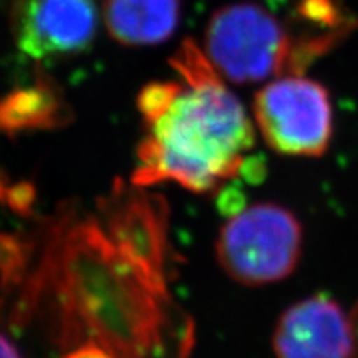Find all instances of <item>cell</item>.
I'll list each match as a JSON object with an SVG mask.
<instances>
[{
  "instance_id": "obj_7",
  "label": "cell",
  "mask_w": 358,
  "mask_h": 358,
  "mask_svg": "<svg viewBox=\"0 0 358 358\" xmlns=\"http://www.w3.org/2000/svg\"><path fill=\"white\" fill-rule=\"evenodd\" d=\"M106 29L127 47L166 42L181 19V0H105Z\"/></svg>"
},
{
  "instance_id": "obj_6",
  "label": "cell",
  "mask_w": 358,
  "mask_h": 358,
  "mask_svg": "<svg viewBox=\"0 0 358 358\" xmlns=\"http://www.w3.org/2000/svg\"><path fill=\"white\" fill-rule=\"evenodd\" d=\"M272 348L277 358H353L357 332L337 302L313 295L282 313Z\"/></svg>"
},
{
  "instance_id": "obj_5",
  "label": "cell",
  "mask_w": 358,
  "mask_h": 358,
  "mask_svg": "<svg viewBox=\"0 0 358 358\" xmlns=\"http://www.w3.org/2000/svg\"><path fill=\"white\" fill-rule=\"evenodd\" d=\"M10 27L17 48L35 62L87 52L95 40V0H17Z\"/></svg>"
},
{
  "instance_id": "obj_9",
  "label": "cell",
  "mask_w": 358,
  "mask_h": 358,
  "mask_svg": "<svg viewBox=\"0 0 358 358\" xmlns=\"http://www.w3.org/2000/svg\"><path fill=\"white\" fill-rule=\"evenodd\" d=\"M35 198H37V191H35V186L32 182L20 181L10 187H7L6 199L3 201H7L8 208L13 213L20 214V216H27V214L32 213Z\"/></svg>"
},
{
  "instance_id": "obj_11",
  "label": "cell",
  "mask_w": 358,
  "mask_h": 358,
  "mask_svg": "<svg viewBox=\"0 0 358 358\" xmlns=\"http://www.w3.org/2000/svg\"><path fill=\"white\" fill-rule=\"evenodd\" d=\"M64 358H116V355L100 343L85 342L82 345L71 348Z\"/></svg>"
},
{
  "instance_id": "obj_10",
  "label": "cell",
  "mask_w": 358,
  "mask_h": 358,
  "mask_svg": "<svg viewBox=\"0 0 358 358\" xmlns=\"http://www.w3.org/2000/svg\"><path fill=\"white\" fill-rule=\"evenodd\" d=\"M217 208L219 211L222 214H227L229 217L234 216L236 213H239L241 209H244L243 194H241V191L234 186L222 187L217 196Z\"/></svg>"
},
{
  "instance_id": "obj_13",
  "label": "cell",
  "mask_w": 358,
  "mask_h": 358,
  "mask_svg": "<svg viewBox=\"0 0 358 358\" xmlns=\"http://www.w3.org/2000/svg\"><path fill=\"white\" fill-rule=\"evenodd\" d=\"M6 191H7L6 181H3V176H2V174H0V201L6 199Z\"/></svg>"
},
{
  "instance_id": "obj_1",
  "label": "cell",
  "mask_w": 358,
  "mask_h": 358,
  "mask_svg": "<svg viewBox=\"0 0 358 358\" xmlns=\"http://www.w3.org/2000/svg\"><path fill=\"white\" fill-rule=\"evenodd\" d=\"M179 80L148 83L138 110L148 134L138 145L136 187L174 181L209 192L241 173L254 146V127L243 103L192 40L171 58Z\"/></svg>"
},
{
  "instance_id": "obj_12",
  "label": "cell",
  "mask_w": 358,
  "mask_h": 358,
  "mask_svg": "<svg viewBox=\"0 0 358 358\" xmlns=\"http://www.w3.org/2000/svg\"><path fill=\"white\" fill-rule=\"evenodd\" d=\"M0 358H20L13 343L2 334H0Z\"/></svg>"
},
{
  "instance_id": "obj_4",
  "label": "cell",
  "mask_w": 358,
  "mask_h": 358,
  "mask_svg": "<svg viewBox=\"0 0 358 358\" xmlns=\"http://www.w3.org/2000/svg\"><path fill=\"white\" fill-rule=\"evenodd\" d=\"M254 118L267 145L280 155L317 158L332 140L329 90L306 75H285L264 85L254 98Z\"/></svg>"
},
{
  "instance_id": "obj_2",
  "label": "cell",
  "mask_w": 358,
  "mask_h": 358,
  "mask_svg": "<svg viewBox=\"0 0 358 358\" xmlns=\"http://www.w3.org/2000/svg\"><path fill=\"white\" fill-rule=\"evenodd\" d=\"M206 57L222 78L248 85L303 75L319 58L290 19L257 3H229L213 13L204 34Z\"/></svg>"
},
{
  "instance_id": "obj_3",
  "label": "cell",
  "mask_w": 358,
  "mask_h": 358,
  "mask_svg": "<svg viewBox=\"0 0 358 358\" xmlns=\"http://www.w3.org/2000/svg\"><path fill=\"white\" fill-rule=\"evenodd\" d=\"M302 254V226L284 206L257 203L241 209L219 231L216 257L231 279L244 285L284 280Z\"/></svg>"
},
{
  "instance_id": "obj_8",
  "label": "cell",
  "mask_w": 358,
  "mask_h": 358,
  "mask_svg": "<svg viewBox=\"0 0 358 358\" xmlns=\"http://www.w3.org/2000/svg\"><path fill=\"white\" fill-rule=\"evenodd\" d=\"M69 120L70 108L64 92L42 71L37 73L32 85L0 96V133L8 136L60 128Z\"/></svg>"
}]
</instances>
